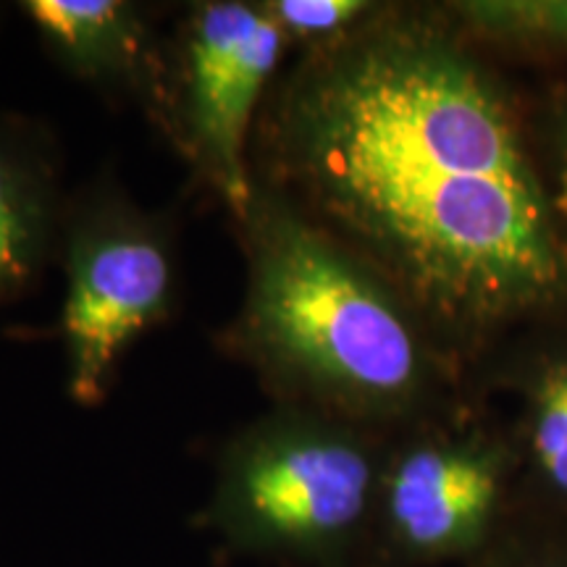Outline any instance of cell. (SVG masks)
I'll list each match as a JSON object with an SVG mask.
<instances>
[{"label": "cell", "instance_id": "30bf717a", "mask_svg": "<svg viewBox=\"0 0 567 567\" xmlns=\"http://www.w3.org/2000/svg\"><path fill=\"white\" fill-rule=\"evenodd\" d=\"M530 446L544 481L567 499V358L551 363L538 379Z\"/></svg>", "mask_w": 567, "mask_h": 567}, {"label": "cell", "instance_id": "7a4b0ae2", "mask_svg": "<svg viewBox=\"0 0 567 567\" xmlns=\"http://www.w3.org/2000/svg\"><path fill=\"white\" fill-rule=\"evenodd\" d=\"M237 226L247 289L226 350L281 405L339 421L413 405L431 365L425 329L402 297L266 184L255 182Z\"/></svg>", "mask_w": 567, "mask_h": 567}, {"label": "cell", "instance_id": "5b68a950", "mask_svg": "<svg viewBox=\"0 0 567 567\" xmlns=\"http://www.w3.org/2000/svg\"><path fill=\"white\" fill-rule=\"evenodd\" d=\"M287 51L264 3L205 0L166 55L158 122L234 224L255 195L252 140Z\"/></svg>", "mask_w": 567, "mask_h": 567}, {"label": "cell", "instance_id": "6da1fadb", "mask_svg": "<svg viewBox=\"0 0 567 567\" xmlns=\"http://www.w3.org/2000/svg\"><path fill=\"white\" fill-rule=\"evenodd\" d=\"M252 174L439 334H484L565 284L515 113L455 34L413 13L375 11L279 76Z\"/></svg>", "mask_w": 567, "mask_h": 567}, {"label": "cell", "instance_id": "8992f818", "mask_svg": "<svg viewBox=\"0 0 567 567\" xmlns=\"http://www.w3.org/2000/svg\"><path fill=\"white\" fill-rule=\"evenodd\" d=\"M505 465L465 439H417L381 463L373 530L405 565L463 557L484 542L502 499Z\"/></svg>", "mask_w": 567, "mask_h": 567}, {"label": "cell", "instance_id": "3957f363", "mask_svg": "<svg viewBox=\"0 0 567 567\" xmlns=\"http://www.w3.org/2000/svg\"><path fill=\"white\" fill-rule=\"evenodd\" d=\"M381 463L339 417L279 405L218 457L203 526L284 567H350L373 530Z\"/></svg>", "mask_w": 567, "mask_h": 567}, {"label": "cell", "instance_id": "9c48e42d", "mask_svg": "<svg viewBox=\"0 0 567 567\" xmlns=\"http://www.w3.org/2000/svg\"><path fill=\"white\" fill-rule=\"evenodd\" d=\"M279 24L289 48L305 53L334 45L373 17V3L365 0H260Z\"/></svg>", "mask_w": 567, "mask_h": 567}, {"label": "cell", "instance_id": "7c38bea8", "mask_svg": "<svg viewBox=\"0 0 567 567\" xmlns=\"http://www.w3.org/2000/svg\"><path fill=\"white\" fill-rule=\"evenodd\" d=\"M563 208H565V213H567V184H565V195H563Z\"/></svg>", "mask_w": 567, "mask_h": 567}, {"label": "cell", "instance_id": "8fae6325", "mask_svg": "<svg viewBox=\"0 0 567 567\" xmlns=\"http://www.w3.org/2000/svg\"><path fill=\"white\" fill-rule=\"evenodd\" d=\"M473 30L496 38L567 42V0H505V3H460Z\"/></svg>", "mask_w": 567, "mask_h": 567}, {"label": "cell", "instance_id": "52a82bcc", "mask_svg": "<svg viewBox=\"0 0 567 567\" xmlns=\"http://www.w3.org/2000/svg\"><path fill=\"white\" fill-rule=\"evenodd\" d=\"M21 13L51 59L103 92L140 97L161 111L166 55L147 11L130 0H24Z\"/></svg>", "mask_w": 567, "mask_h": 567}, {"label": "cell", "instance_id": "ba28073f", "mask_svg": "<svg viewBox=\"0 0 567 567\" xmlns=\"http://www.w3.org/2000/svg\"><path fill=\"white\" fill-rule=\"evenodd\" d=\"M66 205L51 137L0 113V305L32 292L61 245Z\"/></svg>", "mask_w": 567, "mask_h": 567}, {"label": "cell", "instance_id": "277c9868", "mask_svg": "<svg viewBox=\"0 0 567 567\" xmlns=\"http://www.w3.org/2000/svg\"><path fill=\"white\" fill-rule=\"evenodd\" d=\"M61 252L66 392L74 405L101 408L130 347L172 316V231L122 189L101 187L66 208Z\"/></svg>", "mask_w": 567, "mask_h": 567}]
</instances>
